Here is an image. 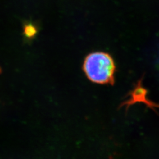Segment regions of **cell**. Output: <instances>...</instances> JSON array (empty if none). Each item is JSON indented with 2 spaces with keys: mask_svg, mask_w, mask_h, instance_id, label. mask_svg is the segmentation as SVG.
Instances as JSON below:
<instances>
[{
  "mask_svg": "<svg viewBox=\"0 0 159 159\" xmlns=\"http://www.w3.org/2000/svg\"><path fill=\"white\" fill-rule=\"evenodd\" d=\"M83 70L91 81L100 84H114L116 66L107 53L96 52L89 54L84 60Z\"/></svg>",
  "mask_w": 159,
  "mask_h": 159,
  "instance_id": "6da1fadb",
  "label": "cell"
},
{
  "mask_svg": "<svg viewBox=\"0 0 159 159\" xmlns=\"http://www.w3.org/2000/svg\"><path fill=\"white\" fill-rule=\"evenodd\" d=\"M142 80L143 79H141L137 82L133 90L131 91L130 93L129 94L130 98L127 100L122 102L120 104V107L125 106L126 110H128L129 107L133 104H134L137 102H143L154 111H156V108H159V104L148 100L146 97L148 91L143 87Z\"/></svg>",
  "mask_w": 159,
  "mask_h": 159,
  "instance_id": "7a4b0ae2",
  "label": "cell"
},
{
  "mask_svg": "<svg viewBox=\"0 0 159 159\" xmlns=\"http://www.w3.org/2000/svg\"><path fill=\"white\" fill-rule=\"evenodd\" d=\"M36 33L35 28L31 25H26L25 27V33L28 37H33Z\"/></svg>",
  "mask_w": 159,
  "mask_h": 159,
  "instance_id": "3957f363",
  "label": "cell"
},
{
  "mask_svg": "<svg viewBox=\"0 0 159 159\" xmlns=\"http://www.w3.org/2000/svg\"><path fill=\"white\" fill-rule=\"evenodd\" d=\"M1 69L0 68V73H1Z\"/></svg>",
  "mask_w": 159,
  "mask_h": 159,
  "instance_id": "277c9868",
  "label": "cell"
}]
</instances>
